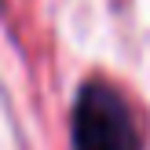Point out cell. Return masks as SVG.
<instances>
[{
    "label": "cell",
    "mask_w": 150,
    "mask_h": 150,
    "mask_svg": "<svg viewBox=\"0 0 150 150\" xmlns=\"http://www.w3.org/2000/svg\"><path fill=\"white\" fill-rule=\"evenodd\" d=\"M73 150H139L132 114L110 84L92 81L81 88L73 106Z\"/></svg>",
    "instance_id": "obj_1"
}]
</instances>
